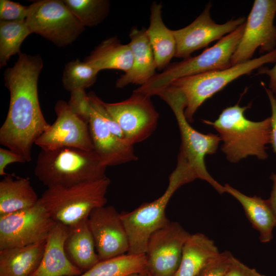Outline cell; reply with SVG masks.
<instances>
[{"label": "cell", "mask_w": 276, "mask_h": 276, "mask_svg": "<svg viewBox=\"0 0 276 276\" xmlns=\"http://www.w3.org/2000/svg\"><path fill=\"white\" fill-rule=\"evenodd\" d=\"M26 161L20 155L14 151L4 148H0V175L5 176L7 174L5 169L9 164L15 163H24Z\"/></svg>", "instance_id": "e575fe53"}, {"label": "cell", "mask_w": 276, "mask_h": 276, "mask_svg": "<svg viewBox=\"0 0 276 276\" xmlns=\"http://www.w3.org/2000/svg\"><path fill=\"white\" fill-rule=\"evenodd\" d=\"M150 96L133 91L128 99L104 105L121 129L125 140L134 146L149 137L159 118Z\"/></svg>", "instance_id": "7c38bea8"}, {"label": "cell", "mask_w": 276, "mask_h": 276, "mask_svg": "<svg viewBox=\"0 0 276 276\" xmlns=\"http://www.w3.org/2000/svg\"><path fill=\"white\" fill-rule=\"evenodd\" d=\"M26 22L36 33L58 47L72 43L85 27L61 0H40L29 6Z\"/></svg>", "instance_id": "9c48e42d"}, {"label": "cell", "mask_w": 276, "mask_h": 276, "mask_svg": "<svg viewBox=\"0 0 276 276\" xmlns=\"http://www.w3.org/2000/svg\"><path fill=\"white\" fill-rule=\"evenodd\" d=\"M162 5L153 2L150 8V24L146 29L153 52L157 69H165L176 52L173 31L168 29L162 18Z\"/></svg>", "instance_id": "44dd1931"}, {"label": "cell", "mask_w": 276, "mask_h": 276, "mask_svg": "<svg viewBox=\"0 0 276 276\" xmlns=\"http://www.w3.org/2000/svg\"><path fill=\"white\" fill-rule=\"evenodd\" d=\"M154 95L165 101L173 111L181 136V144L179 154L185 158L197 178L207 181L220 194L225 192L224 186L209 173L204 162L206 155L216 152L221 141L219 136L211 133L203 134L191 126L185 116L186 98L178 88L169 85L156 91Z\"/></svg>", "instance_id": "8992f818"}, {"label": "cell", "mask_w": 276, "mask_h": 276, "mask_svg": "<svg viewBox=\"0 0 276 276\" xmlns=\"http://www.w3.org/2000/svg\"><path fill=\"white\" fill-rule=\"evenodd\" d=\"M209 3L203 12L190 25L173 30L176 42L175 57L187 58L194 52L205 47L211 42L221 39L244 23V17L231 19L223 24H217L211 18Z\"/></svg>", "instance_id": "2e32d148"}, {"label": "cell", "mask_w": 276, "mask_h": 276, "mask_svg": "<svg viewBox=\"0 0 276 276\" xmlns=\"http://www.w3.org/2000/svg\"><path fill=\"white\" fill-rule=\"evenodd\" d=\"M56 224L39 201L30 208L0 215V250L46 241Z\"/></svg>", "instance_id": "30bf717a"}, {"label": "cell", "mask_w": 276, "mask_h": 276, "mask_svg": "<svg viewBox=\"0 0 276 276\" xmlns=\"http://www.w3.org/2000/svg\"><path fill=\"white\" fill-rule=\"evenodd\" d=\"M64 250L69 260L82 273L100 261L87 220L70 228Z\"/></svg>", "instance_id": "cb8c5ba5"}, {"label": "cell", "mask_w": 276, "mask_h": 276, "mask_svg": "<svg viewBox=\"0 0 276 276\" xmlns=\"http://www.w3.org/2000/svg\"><path fill=\"white\" fill-rule=\"evenodd\" d=\"M270 178L273 181V185L270 197L268 200L276 214V174L272 173Z\"/></svg>", "instance_id": "74e56055"}, {"label": "cell", "mask_w": 276, "mask_h": 276, "mask_svg": "<svg viewBox=\"0 0 276 276\" xmlns=\"http://www.w3.org/2000/svg\"><path fill=\"white\" fill-rule=\"evenodd\" d=\"M276 0H255L245 22L241 38L231 58V65L251 59L256 50L270 52L276 48Z\"/></svg>", "instance_id": "8fae6325"}, {"label": "cell", "mask_w": 276, "mask_h": 276, "mask_svg": "<svg viewBox=\"0 0 276 276\" xmlns=\"http://www.w3.org/2000/svg\"><path fill=\"white\" fill-rule=\"evenodd\" d=\"M98 73L88 63L77 59L65 64L62 78L63 85L70 92L85 90L95 83Z\"/></svg>", "instance_id": "f546056e"}, {"label": "cell", "mask_w": 276, "mask_h": 276, "mask_svg": "<svg viewBox=\"0 0 276 276\" xmlns=\"http://www.w3.org/2000/svg\"><path fill=\"white\" fill-rule=\"evenodd\" d=\"M257 74H265L269 77V89L274 94H276V62L274 66L271 68L267 67H260Z\"/></svg>", "instance_id": "8d00e7d4"}, {"label": "cell", "mask_w": 276, "mask_h": 276, "mask_svg": "<svg viewBox=\"0 0 276 276\" xmlns=\"http://www.w3.org/2000/svg\"><path fill=\"white\" fill-rule=\"evenodd\" d=\"M110 184L106 177L68 187H49L38 201L56 224L71 228L86 221L94 209L106 205Z\"/></svg>", "instance_id": "5b68a950"}, {"label": "cell", "mask_w": 276, "mask_h": 276, "mask_svg": "<svg viewBox=\"0 0 276 276\" xmlns=\"http://www.w3.org/2000/svg\"><path fill=\"white\" fill-rule=\"evenodd\" d=\"M190 235L179 223L170 221L154 232L145 252L147 271L151 276H174Z\"/></svg>", "instance_id": "4fadbf2b"}, {"label": "cell", "mask_w": 276, "mask_h": 276, "mask_svg": "<svg viewBox=\"0 0 276 276\" xmlns=\"http://www.w3.org/2000/svg\"><path fill=\"white\" fill-rule=\"evenodd\" d=\"M224 276H265L244 264L233 255Z\"/></svg>", "instance_id": "836d02e7"}, {"label": "cell", "mask_w": 276, "mask_h": 276, "mask_svg": "<svg viewBox=\"0 0 276 276\" xmlns=\"http://www.w3.org/2000/svg\"><path fill=\"white\" fill-rule=\"evenodd\" d=\"M70 11L85 27L101 23L109 11V2L105 0H64Z\"/></svg>", "instance_id": "f1b7e54d"}, {"label": "cell", "mask_w": 276, "mask_h": 276, "mask_svg": "<svg viewBox=\"0 0 276 276\" xmlns=\"http://www.w3.org/2000/svg\"><path fill=\"white\" fill-rule=\"evenodd\" d=\"M39 198L29 178L7 174L0 181V215L30 208Z\"/></svg>", "instance_id": "d4e9b609"}, {"label": "cell", "mask_w": 276, "mask_h": 276, "mask_svg": "<svg viewBox=\"0 0 276 276\" xmlns=\"http://www.w3.org/2000/svg\"><path fill=\"white\" fill-rule=\"evenodd\" d=\"M197 179L185 158L178 154L176 168L170 174L168 186L158 198L145 202L135 210L121 213V217L128 236L129 249L127 254H145L151 235L166 225L170 220L166 215L169 201L182 186Z\"/></svg>", "instance_id": "277c9868"}, {"label": "cell", "mask_w": 276, "mask_h": 276, "mask_svg": "<svg viewBox=\"0 0 276 276\" xmlns=\"http://www.w3.org/2000/svg\"><path fill=\"white\" fill-rule=\"evenodd\" d=\"M46 241L0 250V276H31L41 260Z\"/></svg>", "instance_id": "7402d4cb"}, {"label": "cell", "mask_w": 276, "mask_h": 276, "mask_svg": "<svg viewBox=\"0 0 276 276\" xmlns=\"http://www.w3.org/2000/svg\"><path fill=\"white\" fill-rule=\"evenodd\" d=\"M232 256L227 251L220 253L195 276H224Z\"/></svg>", "instance_id": "d6a6232c"}, {"label": "cell", "mask_w": 276, "mask_h": 276, "mask_svg": "<svg viewBox=\"0 0 276 276\" xmlns=\"http://www.w3.org/2000/svg\"><path fill=\"white\" fill-rule=\"evenodd\" d=\"M129 276H151L147 271L132 274Z\"/></svg>", "instance_id": "f35d334b"}, {"label": "cell", "mask_w": 276, "mask_h": 276, "mask_svg": "<svg viewBox=\"0 0 276 276\" xmlns=\"http://www.w3.org/2000/svg\"><path fill=\"white\" fill-rule=\"evenodd\" d=\"M220 252L205 235L191 234L183 247L179 268L174 276H195Z\"/></svg>", "instance_id": "603a6c76"}, {"label": "cell", "mask_w": 276, "mask_h": 276, "mask_svg": "<svg viewBox=\"0 0 276 276\" xmlns=\"http://www.w3.org/2000/svg\"><path fill=\"white\" fill-rule=\"evenodd\" d=\"M54 109L56 120L35 144L45 150L65 147L94 150L88 123L75 114L65 101H57Z\"/></svg>", "instance_id": "5bb4252c"}, {"label": "cell", "mask_w": 276, "mask_h": 276, "mask_svg": "<svg viewBox=\"0 0 276 276\" xmlns=\"http://www.w3.org/2000/svg\"><path fill=\"white\" fill-rule=\"evenodd\" d=\"M43 64L40 55L20 52L14 65L4 73L10 103L0 128V143L26 162L32 160L35 141L50 126L41 111L38 95V80Z\"/></svg>", "instance_id": "6da1fadb"}, {"label": "cell", "mask_w": 276, "mask_h": 276, "mask_svg": "<svg viewBox=\"0 0 276 276\" xmlns=\"http://www.w3.org/2000/svg\"><path fill=\"white\" fill-rule=\"evenodd\" d=\"M70 228L56 225L46 240L40 263L31 276H78L82 272L67 258L64 243Z\"/></svg>", "instance_id": "d6986e66"}, {"label": "cell", "mask_w": 276, "mask_h": 276, "mask_svg": "<svg viewBox=\"0 0 276 276\" xmlns=\"http://www.w3.org/2000/svg\"><path fill=\"white\" fill-rule=\"evenodd\" d=\"M67 104L75 114L88 123L90 106L88 94H86L85 90L76 89L72 91Z\"/></svg>", "instance_id": "1f68e13d"}, {"label": "cell", "mask_w": 276, "mask_h": 276, "mask_svg": "<svg viewBox=\"0 0 276 276\" xmlns=\"http://www.w3.org/2000/svg\"><path fill=\"white\" fill-rule=\"evenodd\" d=\"M129 37L128 44L132 54V64L130 70L117 80V88L130 84L144 85L156 74L155 58L146 29L133 27Z\"/></svg>", "instance_id": "ac0fdd59"}, {"label": "cell", "mask_w": 276, "mask_h": 276, "mask_svg": "<svg viewBox=\"0 0 276 276\" xmlns=\"http://www.w3.org/2000/svg\"><path fill=\"white\" fill-rule=\"evenodd\" d=\"M132 60V54L129 44L121 43L115 36L102 41L84 61L99 72L103 70L113 69L126 73L131 68Z\"/></svg>", "instance_id": "484cf974"}, {"label": "cell", "mask_w": 276, "mask_h": 276, "mask_svg": "<svg viewBox=\"0 0 276 276\" xmlns=\"http://www.w3.org/2000/svg\"><path fill=\"white\" fill-rule=\"evenodd\" d=\"M263 88L265 90L269 99L271 108V144L273 152L276 154V98L274 94L269 88L265 87L264 84L261 82Z\"/></svg>", "instance_id": "d590c367"}, {"label": "cell", "mask_w": 276, "mask_h": 276, "mask_svg": "<svg viewBox=\"0 0 276 276\" xmlns=\"http://www.w3.org/2000/svg\"><path fill=\"white\" fill-rule=\"evenodd\" d=\"M90 136L94 151L102 164L108 167L136 160L133 145L113 133L90 104Z\"/></svg>", "instance_id": "e0dca14e"}, {"label": "cell", "mask_w": 276, "mask_h": 276, "mask_svg": "<svg viewBox=\"0 0 276 276\" xmlns=\"http://www.w3.org/2000/svg\"><path fill=\"white\" fill-rule=\"evenodd\" d=\"M225 192L235 197L242 205L245 215L259 233L260 241L264 243L273 238V230L276 226V214L268 199L257 196H248L228 184L224 186Z\"/></svg>", "instance_id": "ffe728a7"}, {"label": "cell", "mask_w": 276, "mask_h": 276, "mask_svg": "<svg viewBox=\"0 0 276 276\" xmlns=\"http://www.w3.org/2000/svg\"><path fill=\"white\" fill-rule=\"evenodd\" d=\"M245 22L198 55L170 64L134 91L152 96L177 79L231 67V58L243 35Z\"/></svg>", "instance_id": "52a82bcc"}, {"label": "cell", "mask_w": 276, "mask_h": 276, "mask_svg": "<svg viewBox=\"0 0 276 276\" xmlns=\"http://www.w3.org/2000/svg\"><path fill=\"white\" fill-rule=\"evenodd\" d=\"M250 104L240 107L238 103L224 109L214 122L204 120L218 132L223 142L222 151L232 163H237L248 156L265 159L268 154L266 145L271 144L270 117L259 122L248 120L245 111Z\"/></svg>", "instance_id": "7a4b0ae2"}, {"label": "cell", "mask_w": 276, "mask_h": 276, "mask_svg": "<svg viewBox=\"0 0 276 276\" xmlns=\"http://www.w3.org/2000/svg\"><path fill=\"white\" fill-rule=\"evenodd\" d=\"M32 34L26 20L0 22V66H6L10 57L20 52L24 40Z\"/></svg>", "instance_id": "83f0119b"}, {"label": "cell", "mask_w": 276, "mask_h": 276, "mask_svg": "<svg viewBox=\"0 0 276 276\" xmlns=\"http://www.w3.org/2000/svg\"><path fill=\"white\" fill-rule=\"evenodd\" d=\"M144 271H147L145 254H126L100 261L78 276H129Z\"/></svg>", "instance_id": "4316f807"}, {"label": "cell", "mask_w": 276, "mask_h": 276, "mask_svg": "<svg viewBox=\"0 0 276 276\" xmlns=\"http://www.w3.org/2000/svg\"><path fill=\"white\" fill-rule=\"evenodd\" d=\"M106 168L94 150L65 147L41 150L34 175L47 188L68 187L103 179Z\"/></svg>", "instance_id": "3957f363"}, {"label": "cell", "mask_w": 276, "mask_h": 276, "mask_svg": "<svg viewBox=\"0 0 276 276\" xmlns=\"http://www.w3.org/2000/svg\"><path fill=\"white\" fill-rule=\"evenodd\" d=\"M29 6H24L10 0L0 1L1 21L17 22L26 20Z\"/></svg>", "instance_id": "4dcf8cb0"}, {"label": "cell", "mask_w": 276, "mask_h": 276, "mask_svg": "<svg viewBox=\"0 0 276 276\" xmlns=\"http://www.w3.org/2000/svg\"><path fill=\"white\" fill-rule=\"evenodd\" d=\"M276 62V48L258 58L222 70L189 76L177 79L170 85L180 90L186 99L185 116L190 122L198 108L228 83L267 63Z\"/></svg>", "instance_id": "ba28073f"}, {"label": "cell", "mask_w": 276, "mask_h": 276, "mask_svg": "<svg viewBox=\"0 0 276 276\" xmlns=\"http://www.w3.org/2000/svg\"><path fill=\"white\" fill-rule=\"evenodd\" d=\"M100 260L128 253L129 242L127 231L119 213L112 205L94 209L87 220Z\"/></svg>", "instance_id": "9a60e30c"}]
</instances>
